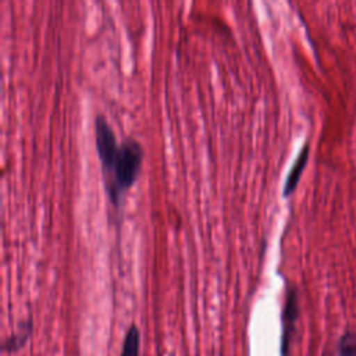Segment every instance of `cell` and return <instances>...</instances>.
<instances>
[{
	"instance_id": "52a82bcc",
	"label": "cell",
	"mask_w": 356,
	"mask_h": 356,
	"mask_svg": "<svg viewBox=\"0 0 356 356\" xmlns=\"http://www.w3.org/2000/svg\"><path fill=\"white\" fill-rule=\"evenodd\" d=\"M338 356H356V332H346L339 339Z\"/></svg>"
},
{
	"instance_id": "7a4b0ae2",
	"label": "cell",
	"mask_w": 356,
	"mask_h": 356,
	"mask_svg": "<svg viewBox=\"0 0 356 356\" xmlns=\"http://www.w3.org/2000/svg\"><path fill=\"white\" fill-rule=\"evenodd\" d=\"M95 138H96L97 154L102 161L104 175H107L114 165L120 145L117 143L115 135L110 124L100 114L96 115V120H95Z\"/></svg>"
},
{
	"instance_id": "8992f818",
	"label": "cell",
	"mask_w": 356,
	"mask_h": 356,
	"mask_svg": "<svg viewBox=\"0 0 356 356\" xmlns=\"http://www.w3.org/2000/svg\"><path fill=\"white\" fill-rule=\"evenodd\" d=\"M31 330H32V323L28 321L26 324L22 325V328L18 330L17 334L8 337L3 345V349L4 352H17L21 346H24V343L26 342V339L29 338V334H31Z\"/></svg>"
},
{
	"instance_id": "277c9868",
	"label": "cell",
	"mask_w": 356,
	"mask_h": 356,
	"mask_svg": "<svg viewBox=\"0 0 356 356\" xmlns=\"http://www.w3.org/2000/svg\"><path fill=\"white\" fill-rule=\"evenodd\" d=\"M309 152H310V146L309 143H305V146L302 147V150L299 152L286 179H285V184H284V189H282V195L284 196H289L295 188L298 186L299 184V179L305 171V167L307 164V160H309Z\"/></svg>"
},
{
	"instance_id": "5b68a950",
	"label": "cell",
	"mask_w": 356,
	"mask_h": 356,
	"mask_svg": "<svg viewBox=\"0 0 356 356\" xmlns=\"http://www.w3.org/2000/svg\"><path fill=\"white\" fill-rule=\"evenodd\" d=\"M140 349V332L139 328L132 324L125 335L121 356H139Z\"/></svg>"
},
{
	"instance_id": "3957f363",
	"label": "cell",
	"mask_w": 356,
	"mask_h": 356,
	"mask_svg": "<svg viewBox=\"0 0 356 356\" xmlns=\"http://www.w3.org/2000/svg\"><path fill=\"white\" fill-rule=\"evenodd\" d=\"M298 318V292L295 288L288 289L285 306L282 312V337H281V356H288L289 342L292 338L293 327Z\"/></svg>"
},
{
	"instance_id": "6da1fadb",
	"label": "cell",
	"mask_w": 356,
	"mask_h": 356,
	"mask_svg": "<svg viewBox=\"0 0 356 356\" xmlns=\"http://www.w3.org/2000/svg\"><path fill=\"white\" fill-rule=\"evenodd\" d=\"M143 161V149L132 138L125 139L120 147L111 171L106 175V188L113 204H118L121 195L136 181Z\"/></svg>"
}]
</instances>
